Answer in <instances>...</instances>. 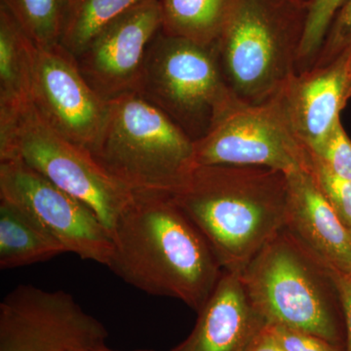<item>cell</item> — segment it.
<instances>
[{"label": "cell", "mask_w": 351, "mask_h": 351, "mask_svg": "<svg viewBox=\"0 0 351 351\" xmlns=\"http://www.w3.org/2000/svg\"><path fill=\"white\" fill-rule=\"evenodd\" d=\"M267 331L283 351H346L327 339L280 325L265 324Z\"/></svg>", "instance_id": "obj_24"}, {"label": "cell", "mask_w": 351, "mask_h": 351, "mask_svg": "<svg viewBox=\"0 0 351 351\" xmlns=\"http://www.w3.org/2000/svg\"><path fill=\"white\" fill-rule=\"evenodd\" d=\"M137 93L193 142L211 128L234 96L226 84L216 46L159 32L149 45Z\"/></svg>", "instance_id": "obj_6"}, {"label": "cell", "mask_w": 351, "mask_h": 351, "mask_svg": "<svg viewBox=\"0 0 351 351\" xmlns=\"http://www.w3.org/2000/svg\"><path fill=\"white\" fill-rule=\"evenodd\" d=\"M343 311L346 331V351H351V271H330Z\"/></svg>", "instance_id": "obj_26"}, {"label": "cell", "mask_w": 351, "mask_h": 351, "mask_svg": "<svg viewBox=\"0 0 351 351\" xmlns=\"http://www.w3.org/2000/svg\"><path fill=\"white\" fill-rule=\"evenodd\" d=\"M350 233H351V232H350Z\"/></svg>", "instance_id": "obj_30"}, {"label": "cell", "mask_w": 351, "mask_h": 351, "mask_svg": "<svg viewBox=\"0 0 351 351\" xmlns=\"http://www.w3.org/2000/svg\"><path fill=\"white\" fill-rule=\"evenodd\" d=\"M71 0H0L36 46L61 43Z\"/></svg>", "instance_id": "obj_20"}, {"label": "cell", "mask_w": 351, "mask_h": 351, "mask_svg": "<svg viewBox=\"0 0 351 351\" xmlns=\"http://www.w3.org/2000/svg\"><path fill=\"white\" fill-rule=\"evenodd\" d=\"M78 351H117V350H110V348H108L107 345H103V346H95V348H87V350H78ZM138 351H147V350H138Z\"/></svg>", "instance_id": "obj_28"}, {"label": "cell", "mask_w": 351, "mask_h": 351, "mask_svg": "<svg viewBox=\"0 0 351 351\" xmlns=\"http://www.w3.org/2000/svg\"><path fill=\"white\" fill-rule=\"evenodd\" d=\"M171 196L202 233L223 270L240 276L283 230L287 175L253 166H196Z\"/></svg>", "instance_id": "obj_2"}, {"label": "cell", "mask_w": 351, "mask_h": 351, "mask_svg": "<svg viewBox=\"0 0 351 351\" xmlns=\"http://www.w3.org/2000/svg\"><path fill=\"white\" fill-rule=\"evenodd\" d=\"M162 27L168 36L215 46L237 0H158Z\"/></svg>", "instance_id": "obj_18"}, {"label": "cell", "mask_w": 351, "mask_h": 351, "mask_svg": "<svg viewBox=\"0 0 351 351\" xmlns=\"http://www.w3.org/2000/svg\"><path fill=\"white\" fill-rule=\"evenodd\" d=\"M283 230L321 265L351 271V233L321 193L311 170L287 174Z\"/></svg>", "instance_id": "obj_14"}, {"label": "cell", "mask_w": 351, "mask_h": 351, "mask_svg": "<svg viewBox=\"0 0 351 351\" xmlns=\"http://www.w3.org/2000/svg\"><path fill=\"white\" fill-rule=\"evenodd\" d=\"M0 201L34 219L64 253L108 267L113 250L108 228L84 203L19 159L0 161Z\"/></svg>", "instance_id": "obj_9"}, {"label": "cell", "mask_w": 351, "mask_h": 351, "mask_svg": "<svg viewBox=\"0 0 351 351\" xmlns=\"http://www.w3.org/2000/svg\"><path fill=\"white\" fill-rule=\"evenodd\" d=\"M307 9L300 0H237L215 45L226 84L237 98L262 104L297 73Z\"/></svg>", "instance_id": "obj_5"}, {"label": "cell", "mask_w": 351, "mask_h": 351, "mask_svg": "<svg viewBox=\"0 0 351 351\" xmlns=\"http://www.w3.org/2000/svg\"><path fill=\"white\" fill-rule=\"evenodd\" d=\"M63 253V247L34 219L0 201V269L27 267Z\"/></svg>", "instance_id": "obj_17"}, {"label": "cell", "mask_w": 351, "mask_h": 351, "mask_svg": "<svg viewBox=\"0 0 351 351\" xmlns=\"http://www.w3.org/2000/svg\"><path fill=\"white\" fill-rule=\"evenodd\" d=\"M276 95L295 135L316 154L351 98V45L324 66L295 73Z\"/></svg>", "instance_id": "obj_13"}, {"label": "cell", "mask_w": 351, "mask_h": 351, "mask_svg": "<svg viewBox=\"0 0 351 351\" xmlns=\"http://www.w3.org/2000/svg\"><path fill=\"white\" fill-rule=\"evenodd\" d=\"M348 0H311L297 59V73L313 68L330 27Z\"/></svg>", "instance_id": "obj_21"}, {"label": "cell", "mask_w": 351, "mask_h": 351, "mask_svg": "<svg viewBox=\"0 0 351 351\" xmlns=\"http://www.w3.org/2000/svg\"><path fill=\"white\" fill-rule=\"evenodd\" d=\"M265 324L309 332L346 350L339 295L329 270L282 230L240 274Z\"/></svg>", "instance_id": "obj_4"}, {"label": "cell", "mask_w": 351, "mask_h": 351, "mask_svg": "<svg viewBox=\"0 0 351 351\" xmlns=\"http://www.w3.org/2000/svg\"><path fill=\"white\" fill-rule=\"evenodd\" d=\"M91 154L132 193L175 195L196 167L195 142L137 92L108 101Z\"/></svg>", "instance_id": "obj_3"}, {"label": "cell", "mask_w": 351, "mask_h": 351, "mask_svg": "<svg viewBox=\"0 0 351 351\" xmlns=\"http://www.w3.org/2000/svg\"><path fill=\"white\" fill-rule=\"evenodd\" d=\"M188 338L171 351H247L265 327L239 274L223 270Z\"/></svg>", "instance_id": "obj_15"}, {"label": "cell", "mask_w": 351, "mask_h": 351, "mask_svg": "<svg viewBox=\"0 0 351 351\" xmlns=\"http://www.w3.org/2000/svg\"><path fill=\"white\" fill-rule=\"evenodd\" d=\"M108 267L126 283L199 311L223 269L207 240L170 195L134 193L112 233Z\"/></svg>", "instance_id": "obj_1"}, {"label": "cell", "mask_w": 351, "mask_h": 351, "mask_svg": "<svg viewBox=\"0 0 351 351\" xmlns=\"http://www.w3.org/2000/svg\"><path fill=\"white\" fill-rule=\"evenodd\" d=\"M350 45L351 0H348L335 18L313 66H324L329 63Z\"/></svg>", "instance_id": "obj_25"}, {"label": "cell", "mask_w": 351, "mask_h": 351, "mask_svg": "<svg viewBox=\"0 0 351 351\" xmlns=\"http://www.w3.org/2000/svg\"><path fill=\"white\" fill-rule=\"evenodd\" d=\"M144 0H71L62 45L75 58L96 34Z\"/></svg>", "instance_id": "obj_19"}, {"label": "cell", "mask_w": 351, "mask_h": 351, "mask_svg": "<svg viewBox=\"0 0 351 351\" xmlns=\"http://www.w3.org/2000/svg\"><path fill=\"white\" fill-rule=\"evenodd\" d=\"M195 166H253L286 175L311 170V156L289 123L278 96L250 104L233 96L195 142Z\"/></svg>", "instance_id": "obj_8"}, {"label": "cell", "mask_w": 351, "mask_h": 351, "mask_svg": "<svg viewBox=\"0 0 351 351\" xmlns=\"http://www.w3.org/2000/svg\"><path fill=\"white\" fill-rule=\"evenodd\" d=\"M247 351H283L277 345L276 341L272 338L271 335L267 331V328L263 327L262 331L258 335L255 341L252 343L250 348Z\"/></svg>", "instance_id": "obj_27"}, {"label": "cell", "mask_w": 351, "mask_h": 351, "mask_svg": "<svg viewBox=\"0 0 351 351\" xmlns=\"http://www.w3.org/2000/svg\"><path fill=\"white\" fill-rule=\"evenodd\" d=\"M300 1L304 2V3L309 4V2H311V0H300Z\"/></svg>", "instance_id": "obj_29"}, {"label": "cell", "mask_w": 351, "mask_h": 351, "mask_svg": "<svg viewBox=\"0 0 351 351\" xmlns=\"http://www.w3.org/2000/svg\"><path fill=\"white\" fill-rule=\"evenodd\" d=\"M311 154L332 174L351 181V140L341 121L332 128L319 151Z\"/></svg>", "instance_id": "obj_23"}, {"label": "cell", "mask_w": 351, "mask_h": 351, "mask_svg": "<svg viewBox=\"0 0 351 351\" xmlns=\"http://www.w3.org/2000/svg\"><path fill=\"white\" fill-rule=\"evenodd\" d=\"M32 105L60 135L90 152L105 123L108 101L91 87L61 43L32 48Z\"/></svg>", "instance_id": "obj_11"}, {"label": "cell", "mask_w": 351, "mask_h": 351, "mask_svg": "<svg viewBox=\"0 0 351 351\" xmlns=\"http://www.w3.org/2000/svg\"><path fill=\"white\" fill-rule=\"evenodd\" d=\"M108 336L64 291L20 285L0 304V351H78L106 345Z\"/></svg>", "instance_id": "obj_10"}, {"label": "cell", "mask_w": 351, "mask_h": 351, "mask_svg": "<svg viewBox=\"0 0 351 351\" xmlns=\"http://www.w3.org/2000/svg\"><path fill=\"white\" fill-rule=\"evenodd\" d=\"M19 159L82 201L112 233L134 193L110 175L91 152L58 134L32 105L21 113L10 135L0 142V161Z\"/></svg>", "instance_id": "obj_7"}, {"label": "cell", "mask_w": 351, "mask_h": 351, "mask_svg": "<svg viewBox=\"0 0 351 351\" xmlns=\"http://www.w3.org/2000/svg\"><path fill=\"white\" fill-rule=\"evenodd\" d=\"M32 48L34 43L0 4V142L32 105Z\"/></svg>", "instance_id": "obj_16"}, {"label": "cell", "mask_w": 351, "mask_h": 351, "mask_svg": "<svg viewBox=\"0 0 351 351\" xmlns=\"http://www.w3.org/2000/svg\"><path fill=\"white\" fill-rule=\"evenodd\" d=\"M311 172L321 193L338 215L343 226L351 232V181L332 174L313 156Z\"/></svg>", "instance_id": "obj_22"}, {"label": "cell", "mask_w": 351, "mask_h": 351, "mask_svg": "<svg viewBox=\"0 0 351 351\" xmlns=\"http://www.w3.org/2000/svg\"><path fill=\"white\" fill-rule=\"evenodd\" d=\"M161 27L158 0H144L104 27L76 57L82 75L101 98L137 92L147 50Z\"/></svg>", "instance_id": "obj_12"}]
</instances>
